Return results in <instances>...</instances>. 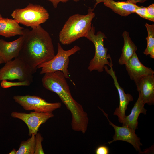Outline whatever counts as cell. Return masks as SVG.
Masks as SVG:
<instances>
[{
    "label": "cell",
    "mask_w": 154,
    "mask_h": 154,
    "mask_svg": "<svg viewBox=\"0 0 154 154\" xmlns=\"http://www.w3.org/2000/svg\"><path fill=\"white\" fill-rule=\"evenodd\" d=\"M17 151L15 149H13L12 151L9 153V154H16Z\"/></svg>",
    "instance_id": "f1b7e54d"
},
{
    "label": "cell",
    "mask_w": 154,
    "mask_h": 154,
    "mask_svg": "<svg viewBox=\"0 0 154 154\" xmlns=\"http://www.w3.org/2000/svg\"><path fill=\"white\" fill-rule=\"evenodd\" d=\"M14 19L2 18L0 19V35L6 38L22 35L24 29Z\"/></svg>",
    "instance_id": "2e32d148"
},
{
    "label": "cell",
    "mask_w": 154,
    "mask_h": 154,
    "mask_svg": "<svg viewBox=\"0 0 154 154\" xmlns=\"http://www.w3.org/2000/svg\"><path fill=\"white\" fill-rule=\"evenodd\" d=\"M95 33V27L92 25L86 37L94 44L95 53L94 58L90 61L88 69L90 72L96 70L101 72L103 71L105 65H110V62L108 60L109 55L107 54L108 48L104 46V39L107 37L101 31L98 32L96 35Z\"/></svg>",
    "instance_id": "5b68a950"
},
{
    "label": "cell",
    "mask_w": 154,
    "mask_h": 154,
    "mask_svg": "<svg viewBox=\"0 0 154 154\" xmlns=\"http://www.w3.org/2000/svg\"><path fill=\"white\" fill-rule=\"evenodd\" d=\"M96 1V2L94 5L93 9V10H94V9H95L96 6L97 5L99 4V3L101 2H103L104 0H95Z\"/></svg>",
    "instance_id": "83f0119b"
},
{
    "label": "cell",
    "mask_w": 154,
    "mask_h": 154,
    "mask_svg": "<svg viewBox=\"0 0 154 154\" xmlns=\"http://www.w3.org/2000/svg\"><path fill=\"white\" fill-rule=\"evenodd\" d=\"M145 103L141 96L139 95L138 98L132 108L130 113L125 116L122 122V126L129 127L134 130L137 129L138 119L141 113L146 114L147 110L144 107Z\"/></svg>",
    "instance_id": "9a60e30c"
},
{
    "label": "cell",
    "mask_w": 154,
    "mask_h": 154,
    "mask_svg": "<svg viewBox=\"0 0 154 154\" xmlns=\"http://www.w3.org/2000/svg\"><path fill=\"white\" fill-rule=\"evenodd\" d=\"M95 153L96 154H108L109 153V150L106 146L100 145L96 149Z\"/></svg>",
    "instance_id": "cb8c5ba5"
},
{
    "label": "cell",
    "mask_w": 154,
    "mask_h": 154,
    "mask_svg": "<svg viewBox=\"0 0 154 154\" xmlns=\"http://www.w3.org/2000/svg\"><path fill=\"white\" fill-rule=\"evenodd\" d=\"M103 3L105 6L122 16H126L135 13L136 10L139 7L127 1H116L113 0H104Z\"/></svg>",
    "instance_id": "e0dca14e"
},
{
    "label": "cell",
    "mask_w": 154,
    "mask_h": 154,
    "mask_svg": "<svg viewBox=\"0 0 154 154\" xmlns=\"http://www.w3.org/2000/svg\"><path fill=\"white\" fill-rule=\"evenodd\" d=\"M2 18V16L0 14V19H1Z\"/></svg>",
    "instance_id": "4dcf8cb0"
},
{
    "label": "cell",
    "mask_w": 154,
    "mask_h": 154,
    "mask_svg": "<svg viewBox=\"0 0 154 154\" xmlns=\"http://www.w3.org/2000/svg\"><path fill=\"white\" fill-rule=\"evenodd\" d=\"M106 117L109 124L113 127L115 131V134L113 137V140L108 142L110 144L114 142L121 141L131 144L139 153H141V146L142 145L140 141V138L135 134V130L125 126L122 127L117 126L112 123L108 119V114L102 110Z\"/></svg>",
    "instance_id": "30bf717a"
},
{
    "label": "cell",
    "mask_w": 154,
    "mask_h": 154,
    "mask_svg": "<svg viewBox=\"0 0 154 154\" xmlns=\"http://www.w3.org/2000/svg\"></svg>",
    "instance_id": "1f68e13d"
},
{
    "label": "cell",
    "mask_w": 154,
    "mask_h": 154,
    "mask_svg": "<svg viewBox=\"0 0 154 154\" xmlns=\"http://www.w3.org/2000/svg\"><path fill=\"white\" fill-rule=\"evenodd\" d=\"M47 1L51 2L54 8H57L58 4L60 2L65 3L70 0H47ZM75 2H77L80 0H71Z\"/></svg>",
    "instance_id": "d4e9b609"
},
{
    "label": "cell",
    "mask_w": 154,
    "mask_h": 154,
    "mask_svg": "<svg viewBox=\"0 0 154 154\" xmlns=\"http://www.w3.org/2000/svg\"><path fill=\"white\" fill-rule=\"evenodd\" d=\"M42 82L46 89L58 95L70 112L72 117L71 127L73 130H79L87 126L89 121L87 114L82 106L72 97L66 78L62 72L57 71L44 74Z\"/></svg>",
    "instance_id": "7a4b0ae2"
},
{
    "label": "cell",
    "mask_w": 154,
    "mask_h": 154,
    "mask_svg": "<svg viewBox=\"0 0 154 154\" xmlns=\"http://www.w3.org/2000/svg\"><path fill=\"white\" fill-rule=\"evenodd\" d=\"M31 83L28 81L13 82L7 81V80H3L1 81V85L2 88H7L16 86H28Z\"/></svg>",
    "instance_id": "7402d4cb"
},
{
    "label": "cell",
    "mask_w": 154,
    "mask_h": 154,
    "mask_svg": "<svg viewBox=\"0 0 154 154\" xmlns=\"http://www.w3.org/2000/svg\"><path fill=\"white\" fill-rule=\"evenodd\" d=\"M113 64H111L109 66L110 69L108 68L106 65L104 66V69L107 73L109 74L112 78L114 84L116 88L119 96V105L118 107L116 108L113 115L117 116L119 122L122 123L123 120L126 116V111L130 102L133 101L132 96L129 93L126 94L123 89L119 85L117 80L115 72L112 68Z\"/></svg>",
    "instance_id": "8fae6325"
},
{
    "label": "cell",
    "mask_w": 154,
    "mask_h": 154,
    "mask_svg": "<svg viewBox=\"0 0 154 154\" xmlns=\"http://www.w3.org/2000/svg\"><path fill=\"white\" fill-rule=\"evenodd\" d=\"M147 11L149 15L154 17V4L152 3L147 7Z\"/></svg>",
    "instance_id": "484cf974"
},
{
    "label": "cell",
    "mask_w": 154,
    "mask_h": 154,
    "mask_svg": "<svg viewBox=\"0 0 154 154\" xmlns=\"http://www.w3.org/2000/svg\"><path fill=\"white\" fill-rule=\"evenodd\" d=\"M122 36L124 39V44L118 62L120 65H125L136 52L137 47L131 40L128 32L124 31Z\"/></svg>",
    "instance_id": "ac0fdd59"
},
{
    "label": "cell",
    "mask_w": 154,
    "mask_h": 154,
    "mask_svg": "<svg viewBox=\"0 0 154 154\" xmlns=\"http://www.w3.org/2000/svg\"><path fill=\"white\" fill-rule=\"evenodd\" d=\"M94 10L89 8L87 14H76L66 21L59 34V41L68 45L82 37H86L91 29L92 22L95 15Z\"/></svg>",
    "instance_id": "3957f363"
},
{
    "label": "cell",
    "mask_w": 154,
    "mask_h": 154,
    "mask_svg": "<svg viewBox=\"0 0 154 154\" xmlns=\"http://www.w3.org/2000/svg\"><path fill=\"white\" fill-rule=\"evenodd\" d=\"M58 52L56 55L50 60L38 66L37 69L41 68V74L52 73L57 71L62 72L67 79H70L68 70L69 57L80 50L77 45L68 50H64L60 43H57Z\"/></svg>",
    "instance_id": "8992f818"
},
{
    "label": "cell",
    "mask_w": 154,
    "mask_h": 154,
    "mask_svg": "<svg viewBox=\"0 0 154 154\" xmlns=\"http://www.w3.org/2000/svg\"><path fill=\"white\" fill-rule=\"evenodd\" d=\"M148 0H127V1L131 3L136 4L138 2L143 3L146 1Z\"/></svg>",
    "instance_id": "4316f807"
},
{
    "label": "cell",
    "mask_w": 154,
    "mask_h": 154,
    "mask_svg": "<svg viewBox=\"0 0 154 154\" xmlns=\"http://www.w3.org/2000/svg\"><path fill=\"white\" fill-rule=\"evenodd\" d=\"M5 63L0 69V81L17 79L19 81L33 82L34 73L19 58H15Z\"/></svg>",
    "instance_id": "52a82bcc"
},
{
    "label": "cell",
    "mask_w": 154,
    "mask_h": 154,
    "mask_svg": "<svg viewBox=\"0 0 154 154\" xmlns=\"http://www.w3.org/2000/svg\"><path fill=\"white\" fill-rule=\"evenodd\" d=\"M23 41L22 35L11 42L0 39V56L4 63L18 57Z\"/></svg>",
    "instance_id": "4fadbf2b"
},
{
    "label": "cell",
    "mask_w": 154,
    "mask_h": 154,
    "mask_svg": "<svg viewBox=\"0 0 154 154\" xmlns=\"http://www.w3.org/2000/svg\"><path fill=\"white\" fill-rule=\"evenodd\" d=\"M31 137L21 142L16 154H34L35 145V135L32 134Z\"/></svg>",
    "instance_id": "ffe728a7"
},
{
    "label": "cell",
    "mask_w": 154,
    "mask_h": 154,
    "mask_svg": "<svg viewBox=\"0 0 154 154\" xmlns=\"http://www.w3.org/2000/svg\"><path fill=\"white\" fill-rule=\"evenodd\" d=\"M43 138L41 134L37 133L35 135V145L34 154H44L42 145Z\"/></svg>",
    "instance_id": "44dd1931"
},
{
    "label": "cell",
    "mask_w": 154,
    "mask_h": 154,
    "mask_svg": "<svg viewBox=\"0 0 154 154\" xmlns=\"http://www.w3.org/2000/svg\"><path fill=\"white\" fill-rule=\"evenodd\" d=\"M148 32V36L146 38L147 41V48L143 52L146 55H150V57L154 58V25H150L147 23L145 24Z\"/></svg>",
    "instance_id": "d6986e66"
},
{
    "label": "cell",
    "mask_w": 154,
    "mask_h": 154,
    "mask_svg": "<svg viewBox=\"0 0 154 154\" xmlns=\"http://www.w3.org/2000/svg\"><path fill=\"white\" fill-rule=\"evenodd\" d=\"M23 45L18 57L35 73L38 66L48 62L55 56L52 38L40 25L31 30L24 29Z\"/></svg>",
    "instance_id": "6da1fadb"
},
{
    "label": "cell",
    "mask_w": 154,
    "mask_h": 154,
    "mask_svg": "<svg viewBox=\"0 0 154 154\" xmlns=\"http://www.w3.org/2000/svg\"><path fill=\"white\" fill-rule=\"evenodd\" d=\"M3 63H4V62L2 58L0 56V64Z\"/></svg>",
    "instance_id": "f546056e"
},
{
    "label": "cell",
    "mask_w": 154,
    "mask_h": 154,
    "mask_svg": "<svg viewBox=\"0 0 154 154\" xmlns=\"http://www.w3.org/2000/svg\"><path fill=\"white\" fill-rule=\"evenodd\" d=\"M130 78L137 84L142 78L154 74L151 68L145 66L140 62L135 52L125 64Z\"/></svg>",
    "instance_id": "7c38bea8"
},
{
    "label": "cell",
    "mask_w": 154,
    "mask_h": 154,
    "mask_svg": "<svg viewBox=\"0 0 154 154\" xmlns=\"http://www.w3.org/2000/svg\"><path fill=\"white\" fill-rule=\"evenodd\" d=\"M11 15L19 23L32 28L40 25L49 18L48 12L43 6L31 3L24 8L15 9Z\"/></svg>",
    "instance_id": "277c9868"
},
{
    "label": "cell",
    "mask_w": 154,
    "mask_h": 154,
    "mask_svg": "<svg viewBox=\"0 0 154 154\" xmlns=\"http://www.w3.org/2000/svg\"><path fill=\"white\" fill-rule=\"evenodd\" d=\"M15 101L27 111L33 110L35 112H51L61 107L60 102H48L40 97L35 96H15Z\"/></svg>",
    "instance_id": "ba28073f"
},
{
    "label": "cell",
    "mask_w": 154,
    "mask_h": 154,
    "mask_svg": "<svg viewBox=\"0 0 154 154\" xmlns=\"http://www.w3.org/2000/svg\"><path fill=\"white\" fill-rule=\"evenodd\" d=\"M139 94L145 103L149 105L154 104V75L145 76L136 84Z\"/></svg>",
    "instance_id": "5bb4252c"
},
{
    "label": "cell",
    "mask_w": 154,
    "mask_h": 154,
    "mask_svg": "<svg viewBox=\"0 0 154 154\" xmlns=\"http://www.w3.org/2000/svg\"><path fill=\"white\" fill-rule=\"evenodd\" d=\"M12 117L20 119L27 125L29 129L28 135H35L39 131V128L42 124L45 123L48 119L54 116L51 112H31L29 113L13 112Z\"/></svg>",
    "instance_id": "9c48e42d"
},
{
    "label": "cell",
    "mask_w": 154,
    "mask_h": 154,
    "mask_svg": "<svg viewBox=\"0 0 154 154\" xmlns=\"http://www.w3.org/2000/svg\"><path fill=\"white\" fill-rule=\"evenodd\" d=\"M135 13H136L143 18L152 22L154 21V17L148 14L147 11V7L143 6H139V7L136 10Z\"/></svg>",
    "instance_id": "603a6c76"
}]
</instances>
